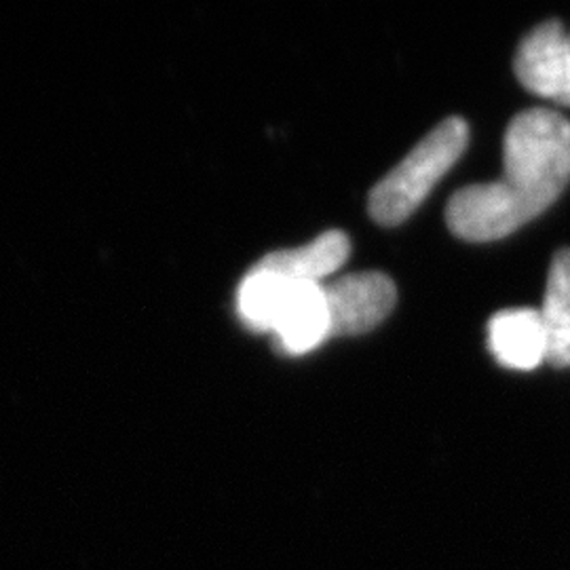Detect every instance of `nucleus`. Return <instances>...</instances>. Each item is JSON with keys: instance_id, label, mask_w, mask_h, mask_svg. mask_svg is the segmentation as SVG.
Wrapping results in <instances>:
<instances>
[{"instance_id": "8", "label": "nucleus", "mask_w": 570, "mask_h": 570, "mask_svg": "<svg viewBox=\"0 0 570 570\" xmlns=\"http://www.w3.org/2000/svg\"><path fill=\"white\" fill-rule=\"evenodd\" d=\"M548 338L551 366H570V249H560L551 263L543 306L539 308Z\"/></svg>"}, {"instance_id": "1", "label": "nucleus", "mask_w": 570, "mask_h": 570, "mask_svg": "<svg viewBox=\"0 0 570 570\" xmlns=\"http://www.w3.org/2000/svg\"><path fill=\"white\" fill-rule=\"evenodd\" d=\"M569 183L570 122L548 108H532L508 127L503 178L454 193L446 223L465 242H497L543 214Z\"/></svg>"}, {"instance_id": "4", "label": "nucleus", "mask_w": 570, "mask_h": 570, "mask_svg": "<svg viewBox=\"0 0 570 570\" xmlns=\"http://www.w3.org/2000/svg\"><path fill=\"white\" fill-rule=\"evenodd\" d=\"M515 77L539 98L570 106V32L551 20L534 28L515 53Z\"/></svg>"}, {"instance_id": "3", "label": "nucleus", "mask_w": 570, "mask_h": 570, "mask_svg": "<svg viewBox=\"0 0 570 570\" xmlns=\"http://www.w3.org/2000/svg\"><path fill=\"white\" fill-rule=\"evenodd\" d=\"M330 338L357 336L383 324L397 303V289L385 273L366 271L346 275L324 287Z\"/></svg>"}, {"instance_id": "9", "label": "nucleus", "mask_w": 570, "mask_h": 570, "mask_svg": "<svg viewBox=\"0 0 570 570\" xmlns=\"http://www.w3.org/2000/svg\"><path fill=\"white\" fill-rule=\"evenodd\" d=\"M294 285V282H287L275 273L252 268L245 275L237 294V308L242 320L258 332L275 330Z\"/></svg>"}, {"instance_id": "5", "label": "nucleus", "mask_w": 570, "mask_h": 570, "mask_svg": "<svg viewBox=\"0 0 570 570\" xmlns=\"http://www.w3.org/2000/svg\"><path fill=\"white\" fill-rule=\"evenodd\" d=\"M489 346L501 366L534 370L548 362V338L539 308H508L489 324Z\"/></svg>"}, {"instance_id": "6", "label": "nucleus", "mask_w": 570, "mask_h": 570, "mask_svg": "<svg viewBox=\"0 0 570 570\" xmlns=\"http://www.w3.org/2000/svg\"><path fill=\"white\" fill-rule=\"evenodd\" d=\"M277 345L289 355H303L330 338L324 285L296 284L275 326Z\"/></svg>"}, {"instance_id": "2", "label": "nucleus", "mask_w": 570, "mask_h": 570, "mask_svg": "<svg viewBox=\"0 0 570 570\" xmlns=\"http://www.w3.org/2000/svg\"><path fill=\"white\" fill-rule=\"evenodd\" d=\"M468 122L450 117L416 144L370 193V214L383 226L402 225L428 199L468 148Z\"/></svg>"}, {"instance_id": "7", "label": "nucleus", "mask_w": 570, "mask_h": 570, "mask_svg": "<svg viewBox=\"0 0 570 570\" xmlns=\"http://www.w3.org/2000/svg\"><path fill=\"white\" fill-rule=\"evenodd\" d=\"M348 254L351 244L345 233L330 230L303 247L273 252L254 268L275 273L294 284H320L345 265Z\"/></svg>"}]
</instances>
